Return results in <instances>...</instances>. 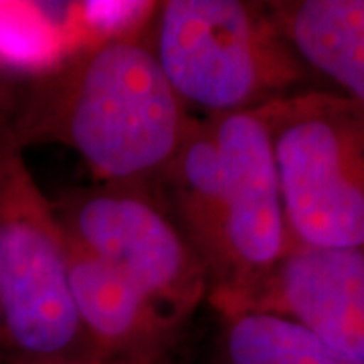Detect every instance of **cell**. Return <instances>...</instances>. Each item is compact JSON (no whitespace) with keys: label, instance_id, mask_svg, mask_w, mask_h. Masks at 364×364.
<instances>
[{"label":"cell","instance_id":"5","mask_svg":"<svg viewBox=\"0 0 364 364\" xmlns=\"http://www.w3.org/2000/svg\"><path fill=\"white\" fill-rule=\"evenodd\" d=\"M291 245L364 247V105L304 90L259 109Z\"/></svg>","mask_w":364,"mask_h":364},{"label":"cell","instance_id":"4","mask_svg":"<svg viewBox=\"0 0 364 364\" xmlns=\"http://www.w3.org/2000/svg\"><path fill=\"white\" fill-rule=\"evenodd\" d=\"M0 364H95L69 284L65 237L23 148L0 124Z\"/></svg>","mask_w":364,"mask_h":364},{"label":"cell","instance_id":"2","mask_svg":"<svg viewBox=\"0 0 364 364\" xmlns=\"http://www.w3.org/2000/svg\"><path fill=\"white\" fill-rule=\"evenodd\" d=\"M188 117L152 47L116 35L28 79L4 128L21 148L73 150L102 184L148 186L176 154Z\"/></svg>","mask_w":364,"mask_h":364},{"label":"cell","instance_id":"1","mask_svg":"<svg viewBox=\"0 0 364 364\" xmlns=\"http://www.w3.org/2000/svg\"><path fill=\"white\" fill-rule=\"evenodd\" d=\"M203 267L221 318L249 310L291 249L269 130L259 112L188 117L148 184Z\"/></svg>","mask_w":364,"mask_h":364},{"label":"cell","instance_id":"9","mask_svg":"<svg viewBox=\"0 0 364 364\" xmlns=\"http://www.w3.org/2000/svg\"><path fill=\"white\" fill-rule=\"evenodd\" d=\"M277 28L310 73L330 79L364 105V0L265 2Z\"/></svg>","mask_w":364,"mask_h":364},{"label":"cell","instance_id":"3","mask_svg":"<svg viewBox=\"0 0 364 364\" xmlns=\"http://www.w3.org/2000/svg\"><path fill=\"white\" fill-rule=\"evenodd\" d=\"M150 47L182 105L203 116L259 112L310 79L265 2H162Z\"/></svg>","mask_w":364,"mask_h":364},{"label":"cell","instance_id":"6","mask_svg":"<svg viewBox=\"0 0 364 364\" xmlns=\"http://www.w3.org/2000/svg\"><path fill=\"white\" fill-rule=\"evenodd\" d=\"M65 239L117 272L172 320L207 301L200 263L148 186L79 188L53 205Z\"/></svg>","mask_w":364,"mask_h":364},{"label":"cell","instance_id":"8","mask_svg":"<svg viewBox=\"0 0 364 364\" xmlns=\"http://www.w3.org/2000/svg\"><path fill=\"white\" fill-rule=\"evenodd\" d=\"M65 255L79 322L95 364L176 363L184 324L67 239Z\"/></svg>","mask_w":364,"mask_h":364},{"label":"cell","instance_id":"7","mask_svg":"<svg viewBox=\"0 0 364 364\" xmlns=\"http://www.w3.org/2000/svg\"><path fill=\"white\" fill-rule=\"evenodd\" d=\"M249 310L287 316L364 364V247L291 245Z\"/></svg>","mask_w":364,"mask_h":364},{"label":"cell","instance_id":"10","mask_svg":"<svg viewBox=\"0 0 364 364\" xmlns=\"http://www.w3.org/2000/svg\"><path fill=\"white\" fill-rule=\"evenodd\" d=\"M217 364H363L282 314L245 310L223 318Z\"/></svg>","mask_w":364,"mask_h":364},{"label":"cell","instance_id":"11","mask_svg":"<svg viewBox=\"0 0 364 364\" xmlns=\"http://www.w3.org/2000/svg\"><path fill=\"white\" fill-rule=\"evenodd\" d=\"M57 25L45 4L0 2V69L33 79L59 65L65 55Z\"/></svg>","mask_w":364,"mask_h":364}]
</instances>
